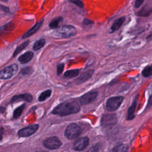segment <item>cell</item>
I'll use <instances>...</instances> for the list:
<instances>
[{"mask_svg":"<svg viewBox=\"0 0 152 152\" xmlns=\"http://www.w3.org/2000/svg\"><path fill=\"white\" fill-rule=\"evenodd\" d=\"M45 44V40L43 39H40L37 40L34 43L33 49L34 50H36V51L39 50V49H40L41 48H42L44 46Z\"/></svg>","mask_w":152,"mask_h":152,"instance_id":"cell-19","label":"cell"},{"mask_svg":"<svg viewBox=\"0 0 152 152\" xmlns=\"http://www.w3.org/2000/svg\"><path fill=\"white\" fill-rule=\"evenodd\" d=\"M144 1V0H135V4H134L135 8H138L140 7V6L142 4Z\"/></svg>","mask_w":152,"mask_h":152,"instance_id":"cell-30","label":"cell"},{"mask_svg":"<svg viewBox=\"0 0 152 152\" xmlns=\"http://www.w3.org/2000/svg\"><path fill=\"white\" fill-rule=\"evenodd\" d=\"M14 28V25L13 23H12V22H10L9 23L5 24L3 27V29L5 31H11L13 30Z\"/></svg>","mask_w":152,"mask_h":152,"instance_id":"cell-26","label":"cell"},{"mask_svg":"<svg viewBox=\"0 0 152 152\" xmlns=\"http://www.w3.org/2000/svg\"><path fill=\"white\" fill-rule=\"evenodd\" d=\"M81 134V128L76 124L72 123L69 125L65 129V137L69 139L73 140L80 135Z\"/></svg>","mask_w":152,"mask_h":152,"instance_id":"cell-4","label":"cell"},{"mask_svg":"<svg viewBox=\"0 0 152 152\" xmlns=\"http://www.w3.org/2000/svg\"><path fill=\"white\" fill-rule=\"evenodd\" d=\"M122 96H116L109 98L106 103V107L109 111L116 110L121 104L123 101Z\"/></svg>","mask_w":152,"mask_h":152,"instance_id":"cell-5","label":"cell"},{"mask_svg":"<svg viewBox=\"0 0 152 152\" xmlns=\"http://www.w3.org/2000/svg\"><path fill=\"white\" fill-rule=\"evenodd\" d=\"M20 73L22 74H24V75H26V74H27L30 73V68L27 67V68H24V69L21 71Z\"/></svg>","mask_w":152,"mask_h":152,"instance_id":"cell-33","label":"cell"},{"mask_svg":"<svg viewBox=\"0 0 152 152\" xmlns=\"http://www.w3.org/2000/svg\"><path fill=\"white\" fill-rule=\"evenodd\" d=\"M62 17H58L54 20H53L49 24V27L50 28H56L58 27L59 24L62 21Z\"/></svg>","mask_w":152,"mask_h":152,"instance_id":"cell-24","label":"cell"},{"mask_svg":"<svg viewBox=\"0 0 152 152\" xmlns=\"http://www.w3.org/2000/svg\"><path fill=\"white\" fill-rule=\"evenodd\" d=\"M45 147L49 149H58L62 145L61 141L56 137H50L46 139L43 142Z\"/></svg>","mask_w":152,"mask_h":152,"instance_id":"cell-6","label":"cell"},{"mask_svg":"<svg viewBox=\"0 0 152 152\" xmlns=\"http://www.w3.org/2000/svg\"><path fill=\"white\" fill-rule=\"evenodd\" d=\"M71 2L75 4L80 8H83L84 7V4L81 0H69Z\"/></svg>","mask_w":152,"mask_h":152,"instance_id":"cell-27","label":"cell"},{"mask_svg":"<svg viewBox=\"0 0 152 152\" xmlns=\"http://www.w3.org/2000/svg\"><path fill=\"white\" fill-rule=\"evenodd\" d=\"M0 10L3 11L4 12H7V13H8L10 12V9H9L8 7H5L4 5H2L1 4H0Z\"/></svg>","mask_w":152,"mask_h":152,"instance_id":"cell-32","label":"cell"},{"mask_svg":"<svg viewBox=\"0 0 152 152\" xmlns=\"http://www.w3.org/2000/svg\"><path fill=\"white\" fill-rule=\"evenodd\" d=\"M80 72V71L78 69H71L66 71L64 73V77L68 78H74L78 75Z\"/></svg>","mask_w":152,"mask_h":152,"instance_id":"cell-18","label":"cell"},{"mask_svg":"<svg viewBox=\"0 0 152 152\" xmlns=\"http://www.w3.org/2000/svg\"><path fill=\"white\" fill-rule=\"evenodd\" d=\"M52 93V91L51 90H47L43 92H42L40 95L39 97L38 100L40 102H43L44 100H45L46 99H48V97H50V96L51 95Z\"/></svg>","mask_w":152,"mask_h":152,"instance_id":"cell-20","label":"cell"},{"mask_svg":"<svg viewBox=\"0 0 152 152\" xmlns=\"http://www.w3.org/2000/svg\"><path fill=\"white\" fill-rule=\"evenodd\" d=\"M89 144V140L87 137H82L78 139L74 144L73 148L76 151L84 150Z\"/></svg>","mask_w":152,"mask_h":152,"instance_id":"cell-9","label":"cell"},{"mask_svg":"<svg viewBox=\"0 0 152 152\" xmlns=\"http://www.w3.org/2000/svg\"><path fill=\"white\" fill-rule=\"evenodd\" d=\"M125 21V17H122L121 18H119L116 19L112 24L111 26V27L110 28V32L113 33L118 30L120 27L122 26L124 21Z\"/></svg>","mask_w":152,"mask_h":152,"instance_id":"cell-13","label":"cell"},{"mask_svg":"<svg viewBox=\"0 0 152 152\" xmlns=\"http://www.w3.org/2000/svg\"><path fill=\"white\" fill-rule=\"evenodd\" d=\"M137 100H138V95H137L132 102V105L128 108V113H127V119H132L134 118V113L135 111V108L137 104Z\"/></svg>","mask_w":152,"mask_h":152,"instance_id":"cell-14","label":"cell"},{"mask_svg":"<svg viewBox=\"0 0 152 152\" xmlns=\"http://www.w3.org/2000/svg\"><path fill=\"white\" fill-rule=\"evenodd\" d=\"M76 34L75 28L70 25L64 26L56 31V34L60 37L68 38L74 36Z\"/></svg>","mask_w":152,"mask_h":152,"instance_id":"cell-3","label":"cell"},{"mask_svg":"<svg viewBox=\"0 0 152 152\" xmlns=\"http://www.w3.org/2000/svg\"><path fill=\"white\" fill-rule=\"evenodd\" d=\"M43 24V20L39 21L37 23H36L33 27H31L30 30H28L22 37V39H26L27 38L31 35H33L34 33H35L41 27V26Z\"/></svg>","mask_w":152,"mask_h":152,"instance_id":"cell-12","label":"cell"},{"mask_svg":"<svg viewBox=\"0 0 152 152\" xmlns=\"http://www.w3.org/2000/svg\"><path fill=\"white\" fill-rule=\"evenodd\" d=\"M97 91H91L88 92L80 98V102L82 104H87L92 102L97 97Z\"/></svg>","mask_w":152,"mask_h":152,"instance_id":"cell-10","label":"cell"},{"mask_svg":"<svg viewBox=\"0 0 152 152\" xmlns=\"http://www.w3.org/2000/svg\"><path fill=\"white\" fill-rule=\"evenodd\" d=\"M29 43V41H26L23 43H22L21 45H20L15 50L14 53H13V56H15L17 55H18L23 49H24L27 46L28 44Z\"/></svg>","mask_w":152,"mask_h":152,"instance_id":"cell-22","label":"cell"},{"mask_svg":"<svg viewBox=\"0 0 152 152\" xmlns=\"http://www.w3.org/2000/svg\"><path fill=\"white\" fill-rule=\"evenodd\" d=\"M142 75L144 77H148L152 75V65L145 67L142 71Z\"/></svg>","mask_w":152,"mask_h":152,"instance_id":"cell-23","label":"cell"},{"mask_svg":"<svg viewBox=\"0 0 152 152\" xmlns=\"http://www.w3.org/2000/svg\"><path fill=\"white\" fill-rule=\"evenodd\" d=\"M80 106L77 101H67L62 103L54 108L52 113L61 116L74 114L78 112Z\"/></svg>","mask_w":152,"mask_h":152,"instance_id":"cell-1","label":"cell"},{"mask_svg":"<svg viewBox=\"0 0 152 152\" xmlns=\"http://www.w3.org/2000/svg\"><path fill=\"white\" fill-rule=\"evenodd\" d=\"M117 122V116L115 113L105 114L101 119V124L103 126L113 125Z\"/></svg>","mask_w":152,"mask_h":152,"instance_id":"cell-8","label":"cell"},{"mask_svg":"<svg viewBox=\"0 0 152 152\" xmlns=\"http://www.w3.org/2000/svg\"><path fill=\"white\" fill-rule=\"evenodd\" d=\"M152 105V94H150V97L148 99V106H150Z\"/></svg>","mask_w":152,"mask_h":152,"instance_id":"cell-34","label":"cell"},{"mask_svg":"<svg viewBox=\"0 0 152 152\" xmlns=\"http://www.w3.org/2000/svg\"><path fill=\"white\" fill-rule=\"evenodd\" d=\"M64 67V64H60L58 65L57 66V73L58 74H61L63 71Z\"/></svg>","mask_w":152,"mask_h":152,"instance_id":"cell-28","label":"cell"},{"mask_svg":"<svg viewBox=\"0 0 152 152\" xmlns=\"http://www.w3.org/2000/svg\"><path fill=\"white\" fill-rule=\"evenodd\" d=\"M152 39V33L150 34L147 37V40H150V39Z\"/></svg>","mask_w":152,"mask_h":152,"instance_id":"cell-35","label":"cell"},{"mask_svg":"<svg viewBox=\"0 0 152 152\" xmlns=\"http://www.w3.org/2000/svg\"><path fill=\"white\" fill-rule=\"evenodd\" d=\"M94 70L93 69H90L87 71H86V72H84L83 74H82L77 80L76 82L78 84H80V83H83L86 81H87L89 78H91V77L92 76L93 74Z\"/></svg>","mask_w":152,"mask_h":152,"instance_id":"cell-16","label":"cell"},{"mask_svg":"<svg viewBox=\"0 0 152 152\" xmlns=\"http://www.w3.org/2000/svg\"><path fill=\"white\" fill-rule=\"evenodd\" d=\"M40 152H48L47 151H40Z\"/></svg>","mask_w":152,"mask_h":152,"instance_id":"cell-36","label":"cell"},{"mask_svg":"<svg viewBox=\"0 0 152 152\" xmlns=\"http://www.w3.org/2000/svg\"><path fill=\"white\" fill-rule=\"evenodd\" d=\"M99 148V144H96L91 147V148L88 150V152H97Z\"/></svg>","mask_w":152,"mask_h":152,"instance_id":"cell-29","label":"cell"},{"mask_svg":"<svg viewBox=\"0 0 152 152\" xmlns=\"http://www.w3.org/2000/svg\"><path fill=\"white\" fill-rule=\"evenodd\" d=\"M18 66L17 64H12L5 67L0 71V79L7 80L14 76L18 71Z\"/></svg>","mask_w":152,"mask_h":152,"instance_id":"cell-2","label":"cell"},{"mask_svg":"<svg viewBox=\"0 0 152 152\" xmlns=\"http://www.w3.org/2000/svg\"><path fill=\"white\" fill-rule=\"evenodd\" d=\"M93 23V21L89 20V19H87V18H86L83 20V24L84 25V26H89L91 24Z\"/></svg>","mask_w":152,"mask_h":152,"instance_id":"cell-31","label":"cell"},{"mask_svg":"<svg viewBox=\"0 0 152 152\" xmlns=\"http://www.w3.org/2000/svg\"><path fill=\"white\" fill-rule=\"evenodd\" d=\"M24 106H25V105L23 104V105L19 106L18 107H17V108H16L15 109V110L14 111V114H13L14 118L17 119V118H18V117L20 116V115H21V113H22V112L23 111Z\"/></svg>","mask_w":152,"mask_h":152,"instance_id":"cell-25","label":"cell"},{"mask_svg":"<svg viewBox=\"0 0 152 152\" xmlns=\"http://www.w3.org/2000/svg\"><path fill=\"white\" fill-rule=\"evenodd\" d=\"M33 53L31 51H27L24 53H23L22 55H21L18 59L21 64H24L30 62L33 58Z\"/></svg>","mask_w":152,"mask_h":152,"instance_id":"cell-15","label":"cell"},{"mask_svg":"<svg viewBox=\"0 0 152 152\" xmlns=\"http://www.w3.org/2000/svg\"><path fill=\"white\" fill-rule=\"evenodd\" d=\"M128 147L124 144H121L116 145L113 150L112 152H127Z\"/></svg>","mask_w":152,"mask_h":152,"instance_id":"cell-21","label":"cell"},{"mask_svg":"<svg viewBox=\"0 0 152 152\" xmlns=\"http://www.w3.org/2000/svg\"><path fill=\"white\" fill-rule=\"evenodd\" d=\"M39 128V125L34 124L26 126L19 130L18 132V135L21 137H27L33 135L36 132Z\"/></svg>","mask_w":152,"mask_h":152,"instance_id":"cell-7","label":"cell"},{"mask_svg":"<svg viewBox=\"0 0 152 152\" xmlns=\"http://www.w3.org/2000/svg\"><path fill=\"white\" fill-rule=\"evenodd\" d=\"M152 12V7L148 6L143 7L137 13L138 16L147 17Z\"/></svg>","mask_w":152,"mask_h":152,"instance_id":"cell-17","label":"cell"},{"mask_svg":"<svg viewBox=\"0 0 152 152\" xmlns=\"http://www.w3.org/2000/svg\"><path fill=\"white\" fill-rule=\"evenodd\" d=\"M33 100V96L30 94H21L14 96L11 99V102H15L19 100H24L27 102H31Z\"/></svg>","mask_w":152,"mask_h":152,"instance_id":"cell-11","label":"cell"}]
</instances>
